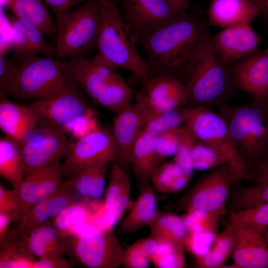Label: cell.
Masks as SVG:
<instances>
[{"label":"cell","instance_id":"obj_1","mask_svg":"<svg viewBox=\"0 0 268 268\" xmlns=\"http://www.w3.org/2000/svg\"><path fill=\"white\" fill-rule=\"evenodd\" d=\"M207 18L194 8L178 15L152 34L143 46L148 57V77L168 74L182 81L200 45L210 33Z\"/></svg>","mask_w":268,"mask_h":268},{"label":"cell","instance_id":"obj_2","mask_svg":"<svg viewBox=\"0 0 268 268\" xmlns=\"http://www.w3.org/2000/svg\"><path fill=\"white\" fill-rule=\"evenodd\" d=\"M210 38V33L205 37L182 79L190 107H223L235 89L229 68L213 48Z\"/></svg>","mask_w":268,"mask_h":268},{"label":"cell","instance_id":"obj_3","mask_svg":"<svg viewBox=\"0 0 268 268\" xmlns=\"http://www.w3.org/2000/svg\"><path fill=\"white\" fill-rule=\"evenodd\" d=\"M218 109L251 176L258 167L268 160V106L252 101Z\"/></svg>","mask_w":268,"mask_h":268},{"label":"cell","instance_id":"obj_4","mask_svg":"<svg viewBox=\"0 0 268 268\" xmlns=\"http://www.w3.org/2000/svg\"><path fill=\"white\" fill-rule=\"evenodd\" d=\"M100 23L96 48L115 67L126 69L141 82L149 77L147 62L137 50L135 37L125 23L116 0H100Z\"/></svg>","mask_w":268,"mask_h":268},{"label":"cell","instance_id":"obj_5","mask_svg":"<svg viewBox=\"0 0 268 268\" xmlns=\"http://www.w3.org/2000/svg\"><path fill=\"white\" fill-rule=\"evenodd\" d=\"M78 85L69 62L35 55L23 59L17 66L6 95L20 100H35L78 90Z\"/></svg>","mask_w":268,"mask_h":268},{"label":"cell","instance_id":"obj_6","mask_svg":"<svg viewBox=\"0 0 268 268\" xmlns=\"http://www.w3.org/2000/svg\"><path fill=\"white\" fill-rule=\"evenodd\" d=\"M100 0H89L56 16L57 56L85 57L96 48L100 23Z\"/></svg>","mask_w":268,"mask_h":268},{"label":"cell","instance_id":"obj_7","mask_svg":"<svg viewBox=\"0 0 268 268\" xmlns=\"http://www.w3.org/2000/svg\"><path fill=\"white\" fill-rule=\"evenodd\" d=\"M66 253L89 268H116L124 262V250L113 231L93 226L67 237Z\"/></svg>","mask_w":268,"mask_h":268},{"label":"cell","instance_id":"obj_8","mask_svg":"<svg viewBox=\"0 0 268 268\" xmlns=\"http://www.w3.org/2000/svg\"><path fill=\"white\" fill-rule=\"evenodd\" d=\"M200 140L207 144L227 161L239 180L251 176L239 156L223 118L208 108L198 107L184 124Z\"/></svg>","mask_w":268,"mask_h":268},{"label":"cell","instance_id":"obj_9","mask_svg":"<svg viewBox=\"0 0 268 268\" xmlns=\"http://www.w3.org/2000/svg\"><path fill=\"white\" fill-rule=\"evenodd\" d=\"M28 107L38 126L73 132L77 125L92 113L78 90L61 92L35 99Z\"/></svg>","mask_w":268,"mask_h":268},{"label":"cell","instance_id":"obj_10","mask_svg":"<svg viewBox=\"0 0 268 268\" xmlns=\"http://www.w3.org/2000/svg\"><path fill=\"white\" fill-rule=\"evenodd\" d=\"M239 180L228 163L201 178L182 198L178 208L187 212L223 213L230 187Z\"/></svg>","mask_w":268,"mask_h":268},{"label":"cell","instance_id":"obj_11","mask_svg":"<svg viewBox=\"0 0 268 268\" xmlns=\"http://www.w3.org/2000/svg\"><path fill=\"white\" fill-rule=\"evenodd\" d=\"M67 134L59 128L38 126L19 142L25 163L24 176L34 170L60 162L73 143Z\"/></svg>","mask_w":268,"mask_h":268},{"label":"cell","instance_id":"obj_12","mask_svg":"<svg viewBox=\"0 0 268 268\" xmlns=\"http://www.w3.org/2000/svg\"><path fill=\"white\" fill-rule=\"evenodd\" d=\"M117 155L112 131L98 128L72 143L61 165L62 175L71 177L87 166L114 161Z\"/></svg>","mask_w":268,"mask_h":268},{"label":"cell","instance_id":"obj_13","mask_svg":"<svg viewBox=\"0 0 268 268\" xmlns=\"http://www.w3.org/2000/svg\"><path fill=\"white\" fill-rule=\"evenodd\" d=\"M123 19L142 47L159 29L178 15L165 0H121Z\"/></svg>","mask_w":268,"mask_h":268},{"label":"cell","instance_id":"obj_14","mask_svg":"<svg viewBox=\"0 0 268 268\" xmlns=\"http://www.w3.org/2000/svg\"><path fill=\"white\" fill-rule=\"evenodd\" d=\"M234 87L252 101L268 106V47L227 66Z\"/></svg>","mask_w":268,"mask_h":268},{"label":"cell","instance_id":"obj_15","mask_svg":"<svg viewBox=\"0 0 268 268\" xmlns=\"http://www.w3.org/2000/svg\"><path fill=\"white\" fill-rule=\"evenodd\" d=\"M152 115L144 93L141 88L136 101L116 114L112 130L117 155L123 163H129L132 148L140 132Z\"/></svg>","mask_w":268,"mask_h":268},{"label":"cell","instance_id":"obj_16","mask_svg":"<svg viewBox=\"0 0 268 268\" xmlns=\"http://www.w3.org/2000/svg\"><path fill=\"white\" fill-rule=\"evenodd\" d=\"M78 198H80L73 190L68 178L54 192L29 209L17 225L9 231L7 244L31 228L52 219L69 204L82 201Z\"/></svg>","mask_w":268,"mask_h":268},{"label":"cell","instance_id":"obj_17","mask_svg":"<svg viewBox=\"0 0 268 268\" xmlns=\"http://www.w3.org/2000/svg\"><path fill=\"white\" fill-rule=\"evenodd\" d=\"M210 39L213 48L226 66L251 56L263 42L251 24L224 28L211 35Z\"/></svg>","mask_w":268,"mask_h":268},{"label":"cell","instance_id":"obj_18","mask_svg":"<svg viewBox=\"0 0 268 268\" xmlns=\"http://www.w3.org/2000/svg\"><path fill=\"white\" fill-rule=\"evenodd\" d=\"M60 162L34 170L24 177L17 189H13L18 205L19 223L35 203L54 192L62 183Z\"/></svg>","mask_w":268,"mask_h":268},{"label":"cell","instance_id":"obj_19","mask_svg":"<svg viewBox=\"0 0 268 268\" xmlns=\"http://www.w3.org/2000/svg\"><path fill=\"white\" fill-rule=\"evenodd\" d=\"M235 241L232 268H268V233L232 221Z\"/></svg>","mask_w":268,"mask_h":268},{"label":"cell","instance_id":"obj_20","mask_svg":"<svg viewBox=\"0 0 268 268\" xmlns=\"http://www.w3.org/2000/svg\"><path fill=\"white\" fill-rule=\"evenodd\" d=\"M75 81L94 101L100 92L120 75L118 68L98 53L93 58L69 59Z\"/></svg>","mask_w":268,"mask_h":268},{"label":"cell","instance_id":"obj_21","mask_svg":"<svg viewBox=\"0 0 268 268\" xmlns=\"http://www.w3.org/2000/svg\"><path fill=\"white\" fill-rule=\"evenodd\" d=\"M142 89L152 117L162 112L187 105V94L183 82L171 75L148 77Z\"/></svg>","mask_w":268,"mask_h":268},{"label":"cell","instance_id":"obj_22","mask_svg":"<svg viewBox=\"0 0 268 268\" xmlns=\"http://www.w3.org/2000/svg\"><path fill=\"white\" fill-rule=\"evenodd\" d=\"M66 238L51 219L31 228L13 241L19 242L36 257L42 259L62 257L66 253Z\"/></svg>","mask_w":268,"mask_h":268},{"label":"cell","instance_id":"obj_23","mask_svg":"<svg viewBox=\"0 0 268 268\" xmlns=\"http://www.w3.org/2000/svg\"><path fill=\"white\" fill-rule=\"evenodd\" d=\"M260 14L253 0H211L207 20L210 25L224 29L251 24Z\"/></svg>","mask_w":268,"mask_h":268},{"label":"cell","instance_id":"obj_24","mask_svg":"<svg viewBox=\"0 0 268 268\" xmlns=\"http://www.w3.org/2000/svg\"><path fill=\"white\" fill-rule=\"evenodd\" d=\"M14 58L21 61L42 53L46 57L57 55V50L46 42L44 35L29 22L16 17L11 23Z\"/></svg>","mask_w":268,"mask_h":268},{"label":"cell","instance_id":"obj_25","mask_svg":"<svg viewBox=\"0 0 268 268\" xmlns=\"http://www.w3.org/2000/svg\"><path fill=\"white\" fill-rule=\"evenodd\" d=\"M37 126L28 106L0 99V128L6 136L19 142Z\"/></svg>","mask_w":268,"mask_h":268},{"label":"cell","instance_id":"obj_26","mask_svg":"<svg viewBox=\"0 0 268 268\" xmlns=\"http://www.w3.org/2000/svg\"><path fill=\"white\" fill-rule=\"evenodd\" d=\"M153 136L142 130L134 142L129 163L140 186L149 185L160 161L152 145Z\"/></svg>","mask_w":268,"mask_h":268},{"label":"cell","instance_id":"obj_27","mask_svg":"<svg viewBox=\"0 0 268 268\" xmlns=\"http://www.w3.org/2000/svg\"><path fill=\"white\" fill-rule=\"evenodd\" d=\"M130 190L131 181L128 175L117 163L113 162L103 206L117 222L125 213L129 203Z\"/></svg>","mask_w":268,"mask_h":268},{"label":"cell","instance_id":"obj_28","mask_svg":"<svg viewBox=\"0 0 268 268\" xmlns=\"http://www.w3.org/2000/svg\"><path fill=\"white\" fill-rule=\"evenodd\" d=\"M140 187L138 196L120 225V234L135 232L148 226L158 211L155 194L149 184Z\"/></svg>","mask_w":268,"mask_h":268},{"label":"cell","instance_id":"obj_29","mask_svg":"<svg viewBox=\"0 0 268 268\" xmlns=\"http://www.w3.org/2000/svg\"><path fill=\"white\" fill-rule=\"evenodd\" d=\"M5 4L16 17L37 27L44 36L52 37L57 34L56 25L47 7L39 0H4Z\"/></svg>","mask_w":268,"mask_h":268},{"label":"cell","instance_id":"obj_30","mask_svg":"<svg viewBox=\"0 0 268 268\" xmlns=\"http://www.w3.org/2000/svg\"><path fill=\"white\" fill-rule=\"evenodd\" d=\"M25 163L20 144L5 136L0 138V175L17 189L24 176Z\"/></svg>","mask_w":268,"mask_h":268},{"label":"cell","instance_id":"obj_31","mask_svg":"<svg viewBox=\"0 0 268 268\" xmlns=\"http://www.w3.org/2000/svg\"><path fill=\"white\" fill-rule=\"evenodd\" d=\"M148 226L149 236L158 242L184 245L190 233L183 218L171 212L157 211Z\"/></svg>","mask_w":268,"mask_h":268},{"label":"cell","instance_id":"obj_32","mask_svg":"<svg viewBox=\"0 0 268 268\" xmlns=\"http://www.w3.org/2000/svg\"><path fill=\"white\" fill-rule=\"evenodd\" d=\"M235 226L229 222L226 228L216 236L209 250L197 257L198 266L203 268H218L224 266L232 253L235 241Z\"/></svg>","mask_w":268,"mask_h":268},{"label":"cell","instance_id":"obj_33","mask_svg":"<svg viewBox=\"0 0 268 268\" xmlns=\"http://www.w3.org/2000/svg\"><path fill=\"white\" fill-rule=\"evenodd\" d=\"M198 108L181 106L156 114L149 119L143 130L155 136L177 129L185 124Z\"/></svg>","mask_w":268,"mask_h":268},{"label":"cell","instance_id":"obj_34","mask_svg":"<svg viewBox=\"0 0 268 268\" xmlns=\"http://www.w3.org/2000/svg\"><path fill=\"white\" fill-rule=\"evenodd\" d=\"M132 95L131 89L120 74L100 92L94 102L117 114L131 105Z\"/></svg>","mask_w":268,"mask_h":268},{"label":"cell","instance_id":"obj_35","mask_svg":"<svg viewBox=\"0 0 268 268\" xmlns=\"http://www.w3.org/2000/svg\"><path fill=\"white\" fill-rule=\"evenodd\" d=\"M90 206L85 201L69 204L52 219L54 225L63 237L71 236L74 233L75 226L86 222L94 214Z\"/></svg>","mask_w":268,"mask_h":268},{"label":"cell","instance_id":"obj_36","mask_svg":"<svg viewBox=\"0 0 268 268\" xmlns=\"http://www.w3.org/2000/svg\"><path fill=\"white\" fill-rule=\"evenodd\" d=\"M35 257L22 244L13 241L0 249V268H33Z\"/></svg>","mask_w":268,"mask_h":268},{"label":"cell","instance_id":"obj_37","mask_svg":"<svg viewBox=\"0 0 268 268\" xmlns=\"http://www.w3.org/2000/svg\"><path fill=\"white\" fill-rule=\"evenodd\" d=\"M229 220L260 231H266L268 227V203L233 211L230 215Z\"/></svg>","mask_w":268,"mask_h":268},{"label":"cell","instance_id":"obj_38","mask_svg":"<svg viewBox=\"0 0 268 268\" xmlns=\"http://www.w3.org/2000/svg\"><path fill=\"white\" fill-rule=\"evenodd\" d=\"M191 156L194 170H207L228 163L225 158L217 151L198 138L192 149Z\"/></svg>","mask_w":268,"mask_h":268},{"label":"cell","instance_id":"obj_39","mask_svg":"<svg viewBox=\"0 0 268 268\" xmlns=\"http://www.w3.org/2000/svg\"><path fill=\"white\" fill-rule=\"evenodd\" d=\"M180 141L175 156V162L190 176L194 170L192 159V151L197 140V137L185 125L180 127Z\"/></svg>","mask_w":268,"mask_h":268},{"label":"cell","instance_id":"obj_40","mask_svg":"<svg viewBox=\"0 0 268 268\" xmlns=\"http://www.w3.org/2000/svg\"><path fill=\"white\" fill-rule=\"evenodd\" d=\"M222 214L195 211L187 212L183 218L190 232L215 234L218 220Z\"/></svg>","mask_w":268,"mask_h":268},{"label":"cell","instance_id":"obj_41","mask_svg":"<svg viewBox=\"0 0 268 268\" xmlns=\"http://www.w3.org/2000/svg\"><path fill=\"white\" fill-rule=\"evenodd\" d=\"M185 173L175 162L167 163L157 167L152 175L151 181L158 191L170 193L175 181Z\"/></svg>","mask_w":268,"mask_h":268},{"label":"cell","instance_id":"obj_42","mask_svg":"<svg viewBox=\"0 0 268 268\" xmlns=\"http://www.w3.org/2000/svg\"><path fill=\"white\" fill-rule=\"evenodd\" d=\"M180 127L153 136V147L160 161L176 154L180 141Z\"/></svg>","mask_w":268,"mask_h":268},{"label":"cell","instance_id":"obj_43","mask_svg":"<svg viewBox=\"0 0 268 268\" xmlns=\"http://www.w3.org/2000/svg\"><path fill=\"white\" fill-rule=\"evenodd\" d=\"M98 164L85 167L73 176L69 178L72 187L81 199L89 201L91 189L100 165Z\"/></svg>","mask_w":268,"mask_h":268},{"label":"cell","instance_id":"obj_44","mask_svg":"<svg viewBox=\"0 0 268 268\" xmlns=\"http://www.w3.org/2000/svg\"><path fill=\"white\" fill-rule=\"evenodd\" d=\"M215 237L213 233L190 232L184 245L197 257L203 255L209 250Z\"/></svg>","mask_w":268,"mask_h":268},{"label":"cell","instance_id":"obj_45","mask_svg":"<svg viewBox=\"0 0 268 268\" xmlns=\"http://www.w3.org/2000/svg\"><path fill=\"white\" fill-rule=\"evenodd\" d=\"M149 257L138 240L124 250L123 266L127 268H145L149 264Z\"/></svg>","mask_w":268,"mask_h":268},{"label":"cell","instance_id":"obj_46","mask_svg":"<svg viewBox=\"0 0 268 268\" xmlns=\"http://www.w3.org/2000/svg\"><path fill=\"white\" fill-rule=\"evenodd\" d=\"M184 245L179 244L169 252L153 261L159 268H181L185 265Z\"/></svg>","mask_w":268,"mask_h":268},{"label":"cell","instance_id":"obj_47","mask_svg":"<svg viewBox=\"0 0 268 268\" xmlns=\"http://www.w3.org/2000/svg\"><path fill=\"white\" fill-rule=\"evenodd\" d=\"M17 66L10 62L3 54L0 56V97L6 98V90L12 82Z\"/></svg>","mask_w":268,"mask_h":268},{"label":"cell","instance_id":"obj_48","mask_svg":"<svg viewBox=\"0 0 268 268\" xmlns=\"http://www.w3.org/2000/svg\"><path fill=\"white\" fill-rule=\"evenodd\" d=\"M0 212L10 214L17 223L19 222L18 205L13 190L5 189L0 185Z\"/></svg>","mask_w":268,"mask_h":268},{"label":"cell","instance_id":"obj_49","mask_svg":"<svg viewBox=\"0 0 268 268\" xmlns=\"http://www.w3.org/2000/svg\"><path fill=\"white\" fill-rule=\"evenodd\" d=\"M246 196L248 202L251 205L268 203V182L255 183L249 186Z\"/></svg>","mask_w":268,"mask_h":268},{"label":"cell","instance_id":"obj_50","mask_svg":"<svg viewBox=\"0 0 268 268\" xmlns=\"http://www.w3.org/2000/svg\"><path fill=\"white\" fill-rule=\"evenodd\" d=\"M107 164L108 163H102L99 166L91 189L89 201H98L103 194Z\"/></svg>","mask_w":268,"mask_h":268},{"label":"cell","instance_id":"obj_51","mask_svg":"<svg viewBox=\"0 0 268 268\" xmlns=\"http://www.w3.org/2000/svg\"><path fill=\"white\" fill-rule=\"evenodd\" d=\"M56 16L68 12L76 5L89 0H45Z\"/></svg>","mask_w":268,"mask_h":268},{"label":"cell","instance_id":"obj_52","mask_svg":"<svg viewBox=\"0 0 268 268\" xmlns=\"http://www.w3.org/2000/svg\"><path fill=\"white\" fill-rule=\"evenodd\" d=\"M73 264L62 257L38 259L33 268H70Z\"/></svg>","mask_w":268,"mask_h":268},{"label":"cell","instance_id":"obj_53","mask_svg":"<svg viewBox=\"0 0 268 268\" xmlns=\"http://www.w3.org/2000/svg\"><path fill=\"white\" fill-rule=\"evenodd\" d=\"M13 221L12 216L6 213L0 212V248L7 245V238L9 232V228L11 223Z\"/></svg>","mask_w":268,"mask_h":268},{"label":"cell","instance_id":"obj_54","mask_svg":"<svg viewBox=\"0 0 268 268\" xmlns=\"http://www.w3.org/2000/svg\"><path fill=\"white\" fill-rule=\"evenodd\" d=\"M251 181L255 183L268 182V160L261 164L252 173Z\"/></svg>","mask_w":268,"mask_h":268},{"label":"cell","instance_id":"obj_55","mask_svg":"<svg viewBox=\"0 0 268 268\" xmlns=\"http://www.w3.org/2000/svg\"><path fill=\"white\" fill-rule=\"evenodd\" d=\"M175 12L181 15L187 12L190 5V0H165Z\"/></svg>","mask_w":268,"mask_h":268},{"label":"cell","instance_id":"obj_56","mask_svg":"<svg viewBox=\"0 0 268 268\" xmlns=\"http://www.w3.org/2000/svg\"><path fill=\"white\" fill-rule=\"evenodd\" d=\"M258 6L261 14L268 19V0H253Z\"/></svg>","mask_w":268,"mask_h":268},{"label":"cell","instance_id":"obj_57","mask_svg":"<svg viewBox=\"0 0 268 268\" xmlns=\"http://www.w3.org/2000/svg\"><path fill=\"white\" fill-rule=\"evenodd\" d=\"M267 19V20H268V19Z\"/></svg>","mask_w":268,"mask_h":268},{"label":"cell","instance_id":"obj_58","mask_svg":"<svg viewBox=\"0 0 268 268\" xmlns=\"http://www.w3.org/2000/svg\"><path fill=\"white\" fill-rule=\"evenodd\" d=\"M41 0V1L42 0Z\"/></svg>","mask_w":268,"mask_h":268}]
</instances>
